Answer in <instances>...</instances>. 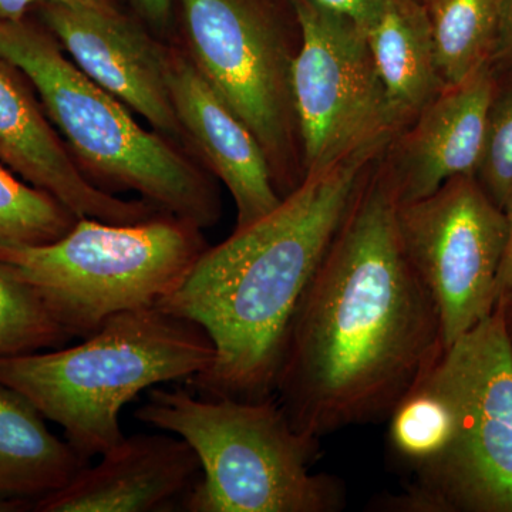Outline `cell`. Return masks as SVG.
I'll return each instance as SVG.
<instances>
[{
	"label": "cell",
	"mask_w": 512,
	"mask_h": 512,
	"mask_svg": "<svg viewBox=\"0 0 512 512\" xmlns=\"http://www.w3.org/2000/svg\"><path fill=\"white\" fill-rule=\"evenodd\" d=\"M379 163L286 335L274 396L313 439L387 420L444 350L439 309L404 251L399 202Z\"/></svg>",
	"instance_id": "obj_1"
},
{
	"label": "cell",
	"mask_w": 512,
	"mask_h": 512,
	"mask_svg": "<svg viewBox=\"0 0 512 512\" xmlns=\"http://www.w3.org/2000/svg\"><path fill=\"white\" fill-rule=\"evenodd\" d=\"M393 138L306 174L264 218L208 247L158 308L197 323L215 349L190 382L201 396L268 399L289 325L357 192Z\"/></svg>",
	"instance_id": "obj_2"
},
{
	"label": "cell",
	"mask_w": 512,
	"mask_h": 512,
	"mask_svg": "<svg viewBox=\"0 0 512 512\" xmlns=\"http://www.w3.org/2000/svg\"><path fill=\"white\" fill-rule=\"evenodd\" d=\"M214 357L200 325L153 306L111 316L73 348L0 356V384L28 397L90 461L124 439L126 404L156 384L200 375Z\"/></svg>",
	"instance_id": "obj_3"
},
{
	"label": "cell",
	"mask_w": 512,
	"mask_h": 512,
	"mask_svg": "<svg viewBox=\"0 0 512 512\" xmlns=\"http://www.w3.org/2000/svg\"><path fill=\"white\" fill-rule=\"evenodd\" d=\"M134 416L190 444L202 477L184 498L191 512H336L345 485L313 473L319 440L292 426L275 396L235 400L153 389Z\"/></svg>",
	"instance_id": "obj_4"
},
{
	"label": "cell",
	"mask_w": 512,
	"mask_h": 512,
	"mask_svg": "<svg viewBox=\"0 0 512 512\" xmlns=\"http://www.w3.org/2000/svg\"><path fill=\"white\" fill-rule=\"evenodd\" d=\"M0 60L35 87L87 177L136 191L158 210L201 229L220 221V195L210 177L180 146L141 127L121 101L63 55L49 30L25 19L0 20Z\"/></svg>",
	"instance_id": "obj_5"
},
{
	"label": "cell",
	"mask_w": 512,
	"mask_h": 512,
	"mask_svg": "<svg viewBox=\"0 0 512 512\" xmlns=\"http://www.w3.org/2000/svg\"><path fill=\"white\" fill-rule=\"evenodd\" d=\"M207 248L200 227L160 212L134 224L79 218L50 244H0V262L86 339L117 313L157 306Z\"/></svg>",
	"instance_id": "obj_6"
},
{
	"label": "cell",
	"mask_w": 512,
	"mask_h": 512,
	"mask_svg": "<svg viewBox=\"0 0 512 512\" xmlns=\"http://www.w3.org/2000/svg\"><path fill=\"white\" fill-rule=\"evenodd\" d=\"M447 406L439 457L389 510L512 512V340L501 308L431 366Z\"/></svg>",
	"instance_id": "obj_7"
},
{
	"label": "cell",
	"mask_w": 512,
	"mask_h": 512,
	"mask_svg": "<svg viewBox=\"0 0 512 512\" xmlns=\"http://www.w3.org/2000/svg\"><path fill=\"white\" fill-rule=\"evenodd\" d=\"M187 55L264 148L285 198L298 183L299 146L292 97V50L262 0H178ZM301 158V156H299Z\"/></svg>",
	"instance_id": "obj_8"
},
{
	"label": "cell",
	"mask_w": 512,
	"mask_h": 512,
	"mask_svg": "<svg viewBox=\"0 0 512 512\" xmlns=\"http://www.w3.org/2000/svg\"><path fill=\"white\" fill-rule=\"evenodd\" d=\"M299 45L292 97L303 177L402 130L377 73L365 30L316 5L292 0Z\"/></svg>",
	"instance_id": "obj_9"
},
{
	"label": "cell",
	"mask_w": 512,
	"mask_h": 512,
	"mask_svg": "<svg viewBox=\"0 0 512 512\" xmlns=\"http://www.w3.org/2000/svg\"><path fill=\"white\" fill-rule=\"evenodd\" d=\"M397 225L410 264L439 309L446 349L495 311L507 214L476 175H458L429 197L399 204Z\"/></svg>",
	"instance_id": "obj_10"
},
{
	"label": "cell",
	"mask_w": 512,
	"mask_h": 512,
	"mask_svg": "<svg viewBox=\"0 0 512 512\" xmlns=\"http://www.w3.org/2000/svg\"><path fill=\"white\" fill-rule=\"evenodd\" d=\"M47 30L101 89L144 117L158 134L192 147L168 83V47L123 13L42 3Z\"/></svg>",
	"instance_id": "obj_11"
},
{
	"label": "cell",
	"mask_w": 512,
	"mask_h": 512,
	"mask_svg": "<svg viewBox=\"0 0 512 512\" xmlns=\"http://www.w3.org/2000/svg\"><path fill=\"white\" fill-rule=\"evenodd\" d=\"M498 86L491 64L446 87L390 141L380 168L399 204L429 197L458 175H476Z\"/></svg>",
	"instance_id": "obj_12"
},
{
	"label": "cell",
	"mask_w": 512,
	"mask_h": 512,
	"mask_svg": "<svg viewBox=\"0 0 512 512\" xmlns=\"http://www.w3.org/2000/svg\"><path fill=\"white\" fill-rule=\"evenodd\" d=\"M168 83L192 148L231 192L241 229L282 202L258 138L198 72L185 50L168 47Z\"/></svg>",
	"instance_id": "obj_13"
},
{
	"label": "cell",
	"mask_w": 512,
	"mask_h": 512,
	"mask_svg": "<svg viewBox=\"0 0 512 512\" xmlns=\"http://www.w3.org/2000/svg\"><path fill=\"white\" fill-rule=\"evenodd\" d=\"M201 464L187 441L170 433L136 434L101 454L56 493L36 501L37 512H151L171 510L198 481Z\"/></svg>",
	"instance_id": "obj_14"
},
{
	"label": "cell",
	"mask_w": 512,
	"mask_h": 512,
	"mask_svg": "<svg viewBox=\"0 0 512 512\" xmlns=\"http://www.w3.org/2000/svg\"><path fill=\"white\" fill-rule=\"evenodd\" d=\"M15 72L0 60V164L49 192L79 218L113 224L143 220V201L121 200L87 177Z\"/></svg>",
	"instance_id": "obj_15"
},
{
	"label": "cell",
	"mask_w": 512,
	"mask_h": 512,
	"mask_svg": "<svg viewBox=\"0 0 512 512\" xmlns=\"http://www.w3.org/2000/svg\"><path fill=\"white\" fill-rule=\"evenodd\" d=\"M365 35L387 99L403 130L446 89L426 3L390 0Z\"/></svg>",
	"instance_id": "obj_16"
},
{
	"label": "cell",
	"mask_w": 512,
	"mask_h": 512,
	"mask_svg": "<svg viewBox=\"0 0 512 512\" xmlns=\"http://www.w3.org/2000/svg\"><path fill=\"white\" fill-rule=\"evenodd\" d=\"M22 393L0 384V495L36 501L72 483L89 466Z\"/></svg>",
	"instance_id": "obj_17"
},
{
	"label": "cell",
	"mask_w": 512,
	"mask_h": 512,
	"mask_svg": "<svg viewBox=\"0 0 512 512\" xmlns=\"http://www.w3.org/2000/svg\"><path fill=\"white\" fill-rule=\"evenodd\" d=\"M426 8L446 87L466 82L491 64L501 0H429Z\"/></svg>",
	"instance_id": "obj_18"
},
{
	"label": "cell",
	"mask_w": 512,
	"mask_h": 512,
	"mask_svg": "<svg viewBox=\"0 0 512 512\" xmlns=\"http://www.w3.org/2000/svg\"><path fill=\"white\" fill-rule=\"evenodd\" d=\"M79 217L49 192L18 180L0 164V244H50Z\"/></svg>",
	"instance_id": "obj_19"
},
{
	"label": "cell",
	"mask_w": 512,
	"mask_h": 512,
	"mask_svg": "<svg viewBox=\"0 0 512 512\" xmlns=\"http://www.w3.org/2000/svg\"><path fill=\"white\" fill-rule=\"evenodd\" d=\"M70 339L36 292L0 262V356L62 348Z\"/></svg>",
	"instance_id": "obj_20"
},
{
	"label": "cell",
	"mask_w": 512,
	"mask_h": 512,
	"mask_svg": "<svg viewBox=\"0 0 512 512\" xmlns=\"http://www.w3.org/2000/svg\"><path fill=\"white\" fill-rule=\"evenodd\" d=\"M495 90L490 111L483 156L477 180L488 197L507 214L512 205V74L505 76Z\"/></svg>",
	"instance_id": "obj_21"
},
{
	"label": "cell",
	"mask_w": 512,
	"mask_h": 512,
	"mask_svg": "<svg viewBox=\"0 0 512 512\" xmlns=\"http://www.w3.org/2000/svg\"><path fill=\"white\" fill-rule=\"evenodd\" d=\"M316 5L345 16L366 30L372 25L390 0H311Z\"/></svg>",
	"instance_id": "obj_22"
},
{
	"label": "cell",
	"mask_w": 512,
	"mask_h": 512,
	"mask_svg": "<svg viewBox=\"0 0 512 512\" xmlns=\"http://www.w3.org/2000/svg\"><path fill=\"white\" fill-rule=\"evenodd\" d=\"M60 3L70 8L97 10L103 13L120 12L116 0H0V20L16 22L25 18L30 6L35 3Z\"/></svg>",
	"instance_id": "obj_23"
},
{
	"label": "cell",
	"mask_w": 512,
	"mask_h": 512,
	"mask_svg": "<svg viewBox=\"0 0 512 512\" xmlns=\"http://www.w3.org/2000/svg\"><path fill=\"white\" fill-rule=\"evenodd\" d=\"M491 67L497 76L512 74V0H501L500 26Z\"/></svg>",
	"instance_id": "obj_24"
},
{
	"label": "cell",
	"mask_w": 512,
	"mask_h": 512,
	"mask_svg": "<svg viewBox=\"0 0 512 512\" xmlns=\"http://www.w3.org/2000/svg\"><path fill=\"white\" fill-rule=\"evenodd\" d=\"M138 15L156 32H165L173 15V0H133Z\"/></svg>",
	"instance_id": "obj_25"
},
{
	"label": "cell",
	"mask_w": 512,
	"mask_h": 512,
	"mask_svg": "<svg viewBox=\"0 0 512 512\" xmlns=\"http://www.w3.org/2000/svg\"><path fill=\"white\" fill-rule=\"evenodd\" d=\"M507 217V247H505L503 262H501L500 272H498L497 306L495 308H503L512 303V205L507 211Z\"/></svg>",
	"instance_id": "obj_26"
},
{
	"label": "cell",
	"mask_w": 512,
	"mask_h": 512,
	"mask_svg": "<svg viewBox=\"0 0 512 512\" xmlns=\"http://www.w3.org/2000/svg\"><path fill=\"white\" fill-rule=\"evenodd\" d=\"M35 510V501L23 498H8L0 495V512H23Z\"/></svg>",
	"instance_id": "obj_27"
},
{
	"label": "cell",
	"mask_w": 512,
	"mask_h": 512,
	"mask_svg": "<svg viewBox=\"0 0 512 512\" xmlns=\"http://www.w3.org/2000/svg\"><path fill=\"white\" fill-rule=\"evenodd\" d=\"M505 320H507L508 332H510L511 340H512V303L511 305L503 306Z\"/></svg>",
	"instance_id": "obj_28"
}]
</instances>
